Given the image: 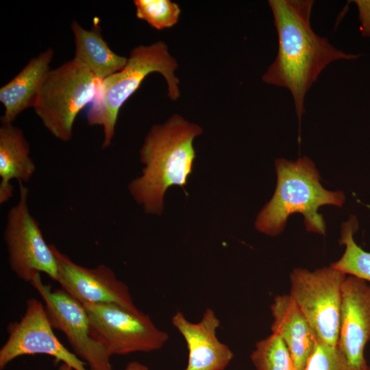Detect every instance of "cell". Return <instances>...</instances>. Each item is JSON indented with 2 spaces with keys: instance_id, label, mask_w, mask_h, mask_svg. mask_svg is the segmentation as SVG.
Segmentation results:
<instances>
[{
  "instance_id": "6da1fadb",
  "label": "cell",
  "mask_w": 370,
  "mask_h": 370,
  "mask_svg": "<svg viewBox=\"0 0 370 370\" xmlns=\"http://www.w3.org/2000/svg\"><path fill=\"white\" fill-rule=\"evenodd\" d=\"M313 0H269L278 37L276 58L262 77L268 84L291 93L299 123L305 112L304 99L322 71L331 62L358 58L317 34L310 25Z\"/></svg>"
},
{
  "instance_id": "7a4b0ae2",
  "label": "cell",
  "mask_w": 370,
  "mask_h": 370,
  "mask_svg": "<svg viewBox=\"0 0 370 370\" xmlns=\"http://www.w3.org/2000/svg\"><path fill=\"white\" fill-rule=\"evenodd\" d=\"M202 132L199 125L179 114L151 127L140 149L142 175L128 185L131 195L145 213L162 214L164 196L170 186L184 189L196 158L193 140Z\"/></svg>"
},
{
  "instance_id": "3957f363",
  "label": "cell",
  "mask_w": 370,
  "mask_h": 370,
  "mask_svg": "<svg viewBox=\"0 0 370 370\" xmlns=\"http://www.w3.org/2000/svg\"><path fill=\"white\" fill-rule=\"evenodd\" d=\"M278 180L271 199L257 216V230L276 236L284 230L289 215L301 213L306 230L324 234L326 227L319 214L323 205L342 206L345 195L341 191H330L320 183V175L313 162L308 157L295 161L280 158L275 160Z\"/></svg>"
},
{
  "instance_id": "277c9868",
  "label": "cell",
  "mask_w": 370,
  "mask_h": 370,
  "mask_svg": "<svg viewBox=\"0 0 370 370\" xmlns=\"http://www.w3.org/2000/svg\"><path fill=\"white\" fill-rule=\"evenodd\" d=\"M177 63L163 41L138 45L130 52L125 66L100 81L99 90L88 111L90 125L103 127L102 148L108 147L114 138L119 110L151 73H159L166 82L168 97L176 101L180 96V80L175 71Z\"/></svg>"
},
{
  "instance_id": "5b68a950",
  "label": "cell",
  "mask_w": 370,
  "mask_h": 370,
  "mask_svg": "<svg viewBox=\"0 0 370 370\" xmlns=\"http://www.w3.org/2000/svg\"><path fill=\"white\" fill-rule=\"evenodd\" d=\"M99 82L73 58L49 71L38 93L34 112L52 136L68 142L77 115L94 101Z\"/></svg>"
},
{
  "instance_id": "8992f818",
  "label": "cell",
  "mask_w": 370,
  "mask_h": 370,
  "mask_svg": "<svg viewBox=\"0 0 370 370\" xmlns=\"http://www.w3.org/2000/svg\"><path fill=\"white\" fill-rule=\"evenodd\" d=\"M346 277L331 265L314 271L297 268L290 274L289 295L319 340L328 345L338 344L342 288Z\"/></svg>"
},
{
  "instance_id": "52a82bcc",
  "label": "cell",
  "mask_w": 370,
  "mask_h": 370,
  "mask_svg": "<svg viewBox=\"0 0 370 370\" xmlns=\"http://www.w3.org/2000/svg\"><path fill=\"white\" fill-rule=\"evenodd\" d=\"M17 203L10 208L3 232L8 263L16 277L29 282L43 273L58 279V266L51 244L46 243L39 224L28 206L29 189L18 182Z\"/></svg>"
},
{
  "instance_id": "ba28073f",
  "label": "cell",
  "mask_w": 370,
  "mask_h": 370,
  "mask_svg": "<svg viewBox=\"0 0 370 370\" xmlns=\"http://www.w3.org/2000/svg\"><path fill=\"white\" fill-rule=\"evenodd\" d=\"M82 304L92 334L110 356L158 350L169 339L168 334L158 328L143 312L136 313L113 304Z\"/></svg>"
},
{
  "instance_id": "9c48e42d",
  "label": "cell",
  "mask_w": 370,
  "mask_h": 370,
  "mask_svg": "<svg viewBox=\"0 0 370 370\" xmlns=\"http://www.w3.org/2000/svg\"><path fill=\"white\" fill-rule=\"evenodd\" d=\"M44 301L53 329L63 332L73 353L85 361L90 370H113L110 354L92 333L84 306L64 290L53 289L43 283L40 273L30 282Z\"/></svg>"
},
{
  "instance_id": "30bf717a",
  "label": "cell",
  "mask_w": 370,
  "mask_h": 370,
  "mask_svg": "<svg viewBox=\"0 0 370 370\" xmlns=\"http://www.w3.org/2000/svg\"><path fill=\"white\" fill-rule=\"evenodd\" d=\"M46 313L45 304L35 298L26 301L25 312L19 321L7 327L8 337L0 349V369L18 357L45 354L62 361L73 370H88L86 363L58 340Z\"/></svg>"
},
{
  "instance_id": "8fae6325",
  "label": "cell",
  "mask_w": 370,
  "mask_h": 370,
  "mask_svg": "<svg viewBox=\"0 0 370 370\" xmlns=\"http://www.w3.org/2000/svg\"><path fill=\"white\" fill-rule=\"evenodd\" d=\"M58 266L57 282L61 288L81 303L113 304L141 313L128 286L105 264L94 268L79 265L51 244Z\"/></svg>"
},
{
  "instance_id": "7c38bea8",
  "label": "cell",
  "mask_w": 370,
  "mask_h": 370,
  "mask_svg": "<svg viewBox=\"0 0 370 370\" xmlns=\"http://www.w3.org/2000/svg\"><path fill=\"white\" fill-rule=\"evenodd\" d=\"M370 341V285L364 280L347 276L342 288L338 347L356 370H370L365 358Z\"/></svg>"
},
{
  "instance_id": "4fadbf2b",
  "label": "cell",
  "mask_w": 370,
  "mask_h": 370,
  "mask_svg": "<svg viewBox=\"0 0 370 370\" xmlns=\"http://www.w3.org/2000/svg\"><path fill=\"white\" fill-rule=\"evenodd\" d=\"M171 321L186 343L188 358L185 370H224L230 364L234 354L217 336L220 321L212 309L207 308L197 323L189 321L180 311L174 314Z\"/></svg>"
},
{
  "instance_id": "5bb4252c",
  "label": "cell",
  "mask_w": 370,
  "mask_h": 370,
  "mask_svg": "<svg viewBox=\"0 0 370 370\" xmlns=\"http://www.w3.org/2000/svg\"><path fill=\"white\" fill-rule=\"evenodd\" d=\"M271 312L272 332L284 341L295 370H304L319 341L317 334L289 295H277Z\"/></svg>"
},
{
  "instance_id": "9a60e30c",
  "label": "cell",
  "mask_w": 370,
  "mask_h": 370,
  "mask_svg": "<svg viewBox=\"0 0 370 370\" xmlns=\"http://www.w3.org/2000/svg\"><path fill=\"white\" fill-rule=\"evenodd\" d=\"M54 54L49 47L29 60L22 70L0 88V102L5 111L1 123H12L23 110L34 107L39 90L51 70Z\"/></svg>"
},
{
  "instance_id": "2e32d148",
  "label": "cell",
  "mask_w": 370,
  "mask_h": 370,
  "mask_svg": "<svg viewBox=\"0 0 370 370\" xmlns=\"http://www.w3.org/2000/svg\"><path fill=\"white\" fill-rule=\"evenodd\" d=\"M30 145L23 131L13 123L0 126V204L13 196L11 180L29 182L36 167L30 157Z\"/></svg>"
},
{
  "instance_id": "e0dca14e",
  "label": "cell",
  "mask_w": 370,
  "mask_h": 370,
  "mask_svg": "<svg viewBox=\"0 0 370 370\" xmlns=\"http://www.w3.org/2000/svg\"><path fill=\"white\" fill-rule=\"evenodd\" d=\"M71 29L74 36V58L86 66L99 81L121 71L127 58L119 56L110 49L97 27L84 29L73 21Z\"/></svg>"
},
{
  "instance_id": "ac0fdd59",
  "label": "cell",
  "mask_w": 370,
  "mask_h": 370,
  "mask_svg": "<svg viewBox=\"0 0 370 370\" xmlns=\"http://www.w3.org/2000/svg\"><path fill=\"white\" fill-rule=\"evenodd\" d=\"M358 228L355 216L341 225L339 243L345 247L343 254L336 262L331 264L334 268L345 274L360 278L370 283V252L366 251L357 245L354 234Z\"/></svg>"
},
{
  "instance_id": "d6986e66",
  "label": "cell",
  "mask_w": 370,
  "mask_h": 370,
  "mask_svg": "<svg viewBox=\"0 0 370 370\" xmlns=\"http://www.w3.org/2000/svg\"><path fill=\"white\" fill-rule=\"evenodd\" d=\"M250 358L257 370H295L286 345L275 333L258 341Z\"/></svg>"
},
{
  "instance_id": "ffe728a7",
  "label": "cell",
  "mask_w": 370,
  "mask_h": 370,
  "mask_svg": "<svg viewBox=\"0 0 370 370\" xmlns=\"http://www.w3.org/2000/svg\"><path fill=\"white\" fill-rule=\"evenodd\" d=\"M136 16L151 27L162 30L174 26L179 21V5L170 0H135Z\"/></svg>"
},
{
  "instance_id": "44dd1931",
  "label": "cell",
  "mask_w": 370,
  "mask_h": 370,
  "mask_svg": "<svg viewBox=\"0 0 370 370\" xmlns=\"http://www.w3.org/2000/svg\"><path fill=\"white\" fill-rule=\"evenodd\" d=\"M304 370H356L338 345H328L320 340L308 360Z\"/></svg>"
},
{
  "instance_id": "7402d4cb",
  "label": "cell",
  "mask_w": 370,
  "mask_h": 370,
  "mask_svg": "<svg viewBox=\"0 0 370 370\" xmlns=\"http://www.w3.org/2000/svg\"><path fill=\"white\" fill-rule=\"evenodd\" d=\"M358 11L360 32L363 37L370 38V0H354Z\"/></svg>"
},
{
  "instance_id": "603a6c76",
  "label": "cell",
  "mask_w": 370,
  "mask_h": 370,
  "mask_svg": "<svg viewBox=\"0 0 370 370\" xmlns=\"http://www.w3.org/2000/svg\"><path fill=\"white\" fill-rule=\"evenodd\" d=\"M124 370H149L148 367L137 361H132L127 364Z\"/></svg>"
},
{
  "instance_id": "cb8c5ba5",
  "label": "cell",
  "mask_w": 370,
  "mask_h": 370,
  "mask_svg": "<svg viewBox=\"0 0 370 370\" xmlns=\"http://www.w3.org/2000/svg\"><path fill=\"white\" fill-rule=\"evenodd\" d=\"M58 370H73L70 366L65 363H62L58 367Z\"/></svg>"
}]
</instances>
